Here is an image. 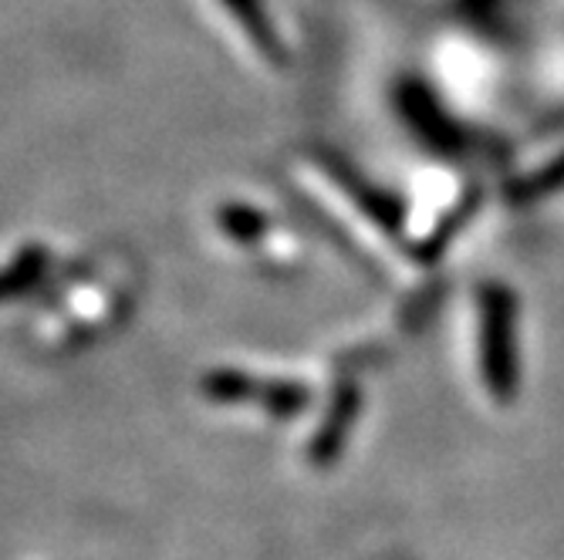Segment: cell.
<instances>
[{
	"label": "cell",
	"instance_id": "3957f363",
	"mask_svg": "<svg viewBox=\"0 0 564 560\" xmlns=\"http://www.w3.org/2000/svg\"><path fill=\"white\" fill-rule=\"evenodd\" d=\"M355 405H358V395H355L351 385H345V388L338 392L335 405H332L328 422L315 432L312 455H315L318 463L332 460V455L338 452V446H341V439H345V432H348V426H351V419H355Z\"/></svg>",
	"mask_w": 564,
	"mask_h": 560
},
{
	"label": "cell",
	"instance_id": "5b68a950",
	"mask_svg": "<svg viewBox=\"0 0 564 560\" xmlns=\"http://www.w3.org/2000/svg\"><path fill=\"white\" fill-rule=\"evenodd\" d=\"M47 250L44 246H31L24 253H18V257L0 271V300H8L21 290H28L47 267Z\"/></svg>",
	"mask_w": 564,
	"mask_h": 560
},
{
	"label": "cell",
	"instance_id": "52a82bcc",
	"mask_svg": "<svg viewBox=\"0 0 564 560\" xmlns=\"http://www.w3.org/2000/svg\"><path fill=\"white\" fill-rule=\"evenodd\" d=\"M564 186V156L554 160L551 166H544L534 179H528L524 186H518V196L521 199H534V196H544V193H554Z\"/></svg>",
	"mask_w": 564,
	"mask_h": 560
},
{
	"label": "cell",
	"instance_id": "6da1fadb",
	"mask_svg": "<svg viewBox=\"0 0 564 560\" xmlns=\"http://www.w3.org/2000/svg\"><path fill=\"white\" fill-rule=\"evenodd\" d=\"M484 375L497 398H510L518 385V344H514V304L510 294L490 287L484 294Z\"/></svg>",
	"mask_w": 564,
	"mask_h": 560
},
{
	"label": "cell",
	"instance_id": "8992f818",
	"mask_svg": "<svg viewBox=\"0 0 564 560\" xmlns=\"http://www.w3.org/2000/svg\"><path fill=\"white\" fill-rule=\"evenodd\" d=\"M217 220H220L224 233L234 237V240H253V237H261L264 227H268V217L258 213V210H250V207H224L217 213Z\"/></svg>",
	"mask_w": 564,
	"mask_h": 560
},
{
	"label": "cell",
	"instance_id": "277c9868",
	"mask_svg": "<svg viewBox=\"0 0 564 560\" xmlns=\"http://www.w3.org/2000/svg\"><path fill=\"white\" fill-rule=\"evenodd\" d=\"M224 4L230 8V14L243 24V31H247V37L258 44L268 58H274V62H281V44H278V31L271 28V21H268V14L261 11V4L258 0H224Z\"/></svg>",
	"mask_w": 564,
	"mask_h": 560
},
{
	"label": "cell",
	"instance_id": "7a4b0ae2",
	"mask_svg": "<svg viewBox=\"0 0 564 560\" xmlns=\"http://www.w3.org/2000/svg\"><path fill=\"white\" fill-rule=\"evenodd\" d=\"M203 395L214 402H261L274 416H291L307 402V392L297 382H268L243 372H210L203 378Z\"/></svg>",
	"mask_w": 564,
	"mask_h": 560
}]
</instances>
